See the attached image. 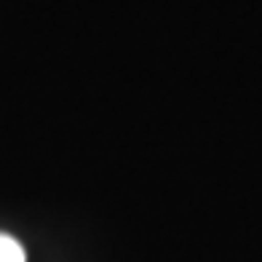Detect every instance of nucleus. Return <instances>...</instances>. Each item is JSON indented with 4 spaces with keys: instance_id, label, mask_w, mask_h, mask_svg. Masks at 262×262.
Wrapping results in <instances>:
<instances>
[{
    "instance_id": "nucleus-1",
    "label": "nucleus",
    "mask_w": 262,
    "mask_h": 262,
    "mask_svg": "<svg viewBox=\"0 0 262 262\" xmlns=\"http://www.w3.org/2000/svg\"><path fill=\"white\" fill-rule=\"evenodd\" d=\"M0 262H25V249L16 238L0 233Z\"/></svg>"
}]
</instances>
